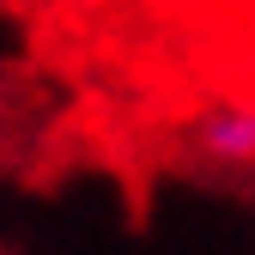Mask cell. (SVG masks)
<instances>
[{
  "mask_svg": "<svg viewBox=\"0 0 255 255\" xmlns=\"http://www.w3.org/2000/svg\"><path fill=\"white\" fill-rule=\"evenodd\" d=\"M195 146L219 164H255V104H213L195 122Z\"/></svg>",
  "mask_w": 255,
  "mask_h": 255,
  "instance_id": "cell-1",
  "label": "cell"
}]
</instances>
